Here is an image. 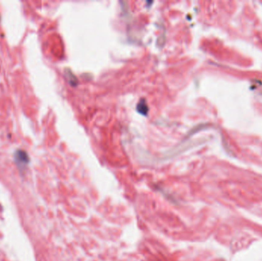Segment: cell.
<instances>
[{"label":"cell","mask_w":262,"mask_h":261,"mask_svg":"<svg viewBox=\"0 0 262 261\" xmlns=\"http://www.w3.org/2000/svg\"><path fill=\"white\" fill-rule=\"evenodd\" d=\"M16 161L17 162L18 165L21 163L22 166H23V165H25L29 162V158H28L27 154L23 152V151H18L17 153L16 154Z\"/></svg>","instance_id":"cell-1"},{"label":"cell","mask_w":262,"mask_h":261,"mask_svg":"<svg viewBox=\"0 0 262 261\" xmlns=\"http://www.w3.org/2000/svg\"><path fill=\"white\" fill-rule=\"evenodd\" d=\"M137 110L139 112L142 114H147L148 112V107H147V103H144L143 101L138 103L137 105Z\"/></svg>","instance_id":"cell-2"},{"label":"cell","mask_w":262,"mask_h":261,"mask_svg":"<svg viewBox=\"0 0 262 261\" xmlns=\"http://www.w3.org/2000/svg\"><path fill=\"white\" fill-rule=\"evenodd\" d=\"M65 71H66L67 78H68V79L69 80L70 83H71V84H73V85L77 84V83H78V79H77V78H75V75H74L73 74L71 73V70L66 69V70H65Z\"/></svg>","instance_id":"cell-3"}]
</instances>
